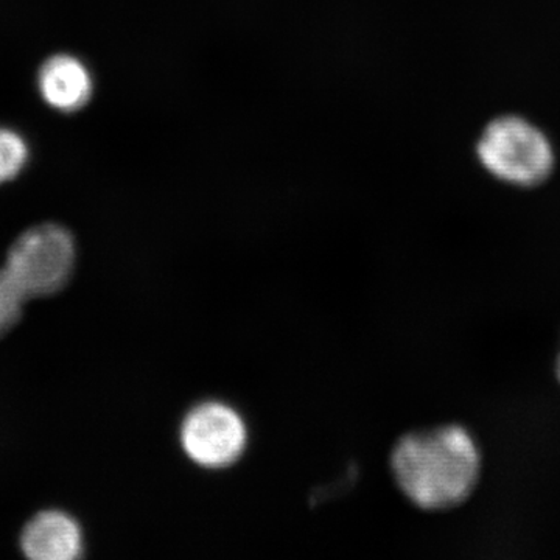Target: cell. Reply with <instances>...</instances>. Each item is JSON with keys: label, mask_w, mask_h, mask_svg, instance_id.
<instances>
[{"label": "cell", "mask_w": 560, "mask_h": 560, "mask_svg": "<svg viewBox=\"0 0 560 560\" xmlns=\"http://www.w3.org/2000/svg\"><path fill=\"white\" fill-rule=\"evenodd\" d=\"M558 377H559V381H560V359H559V364H558Z\"/></svg>", "instance_id": "9"}, {"label": "cell", "mask_w": 560, "mask_h": 560, "mask_svg": "<svg viewBox=\"0 0 560 560\" xmlns=\"http://www.w3.org/2000/svg\"><path fill=\"white\" fill-rule=\"evenodd\" d=\"M21 548L33 560H72L83 551L79 523L61 511H46L25 525Z\"/></svg>", "instance_id": "6"}, {"label": "cell", "mask_w": 560, "mask_h": 560, "mask_svg": "<svg viewBox=\"0 0 560 560\" xmlns=\"http://www.w3.org/2000/svg\"><path fill=\"white\" fill-rule=\"evenodd\" d=\"M480 467L477 444L458 425L407 434L390 455L401 492L427 511L452 510L469 499Z\"/></svg>", "instance_id": "1"}, {"label": "cell", "mask_w": 560, "mask_h": 560, "mask_svg": "<svg viewBox=\"0 0 560 560\" xmlns=\"http://www.w3.org/2000/svg\"><path fill=\"white\" fill-rule=\"evenodd\" d=\"M38 91L51 109L75 113L90 103L94 81L83 61L72 55L58 54L40 66Z\"/></svg>", "instance_id": "5"}, {"label": "cell", "mask_w": 560, "mask_h": 560, "mask_svg": "<svg viewBox=\"0 0 560 560\" xmlns=\"http://www.w3.org/2000/svg\"><path fill=\"white\" fill-rule=\"evenodd\" d=\"M25 300L27 298L5 268L0 270V337L20 320Z\"/></svg>", "instance_id": "8"}, {"label": "cell", "mask_w": 560, "mask_h": 560, "mask_svg": "<svg viewBox=\"0 0 560 560\" xmlns=\"http://www.w3.org/2000/svg\"><path fill=\"white\" fill-rule=\"evenodd\" d=\"M28 156L27 140L11 128L0 127V186L21 175Z\"/></svg>", "instance_id": "7"}, {"label": "cell", "mask_w": 560, "mask_h": 560, "mask_svg": "<svg viewBox=\"0 0 560 560\" xmlns=\"http://www.w3.org/2000/svg\"><path fill=\"white\" fill-rule=\"evenodd\" d=\"M180 445L190 460L210 470L237 463L248 444L245 420L221 401H205L187 412L179 431Z\"/></svg>", "instance_id": "4"}, {"label": "cell", "mask_w": 560, "mask_h": 560, "mask_svg": "<svg viewBox=\"0 0 560 560\" xmlns=\"http://www.w3.org/2000/svg\"><path fill=\"white\" fill-rule=\"evenodd\" d=\"M477 158L490 175L521 187L544 183L555 167L550 139L533 121L515 114L486 125L477 142Z\"/></svg>", "instance_id": "2"}, {"label": "cell", "mask_w": 560, "mask_h": 560, "mask_svg": "<svg viewBox=\"0 0 560 560\" xmlns=\"http://www.w3.org/2000/svg\"><path fill=\"white\" fill-rule=\"evenodd\" d=\"M73 265L72 234L60 224L46 223L16 238L7 256L5 270L31 300L60 291L72 276Z\"/></svg>", "instance_id": "3"}]
</instances>
